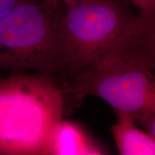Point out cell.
Masks as SVG:
<instances>
[{
    "label": "cell",
    "mask_w": 155,
    "mask_h": 155,
    "mask_svg": "<svg viewBox=\"0 0 155 155\" xmlns=\"http://www.w3.org/2000/svg\"><path fill=\"white\" fill-rule=\"evenodd\" d=\"M155 15H138L121 37L68 83L65 97H99L117 118L140 122L155 115Z\"/></svg>",
    "instance_id": "1"
},
{
    "label": "cell",
    "mask_w": 155,
    "mask_h": 155,
    "mask_svg": "<svg viewBox=\"0 0 155 155\" xmlns=\"http://www.w3.org/2000/svg\"><path fill=\"white\" fill-rule=\"evenodd\" d=\"M65 111L63 91L51 75L0 77V155L53 154Z\"/></svg>",
    "instance_id": "2"
},
{
    "label": "cell",
    "mask_w": 155,
    "mask_h": 155,
    "mask_svg": "<svg viewBox=\"0 0 155 155\" xmlns=\"http://www.w3.org/2000/svg\"><path fill=\"white\" fill-rule=\"evenodd\" d=\"M130 0H75L60 8L53 76L61 86L126 33L137 22Z\"/></svg>",
    "instance_id": "3"
},
{
    "label": "cell",
    "mask_w": 155,
    "mask_h": 155,
    "mask_svg": "<svg viewBox=\"0 0 155 155\" xmlns=\"http://www.w3.org/2000/svg\"><path fill=\"white\" fill-rule=\"evenodd\" d=\"M61 6L53 9L42 2L23 0L0 20V72L53 76Z\"/></svg>",
    "instance_id": "4"
},
{
    "label": "cell",
    "mask_w": 155,
    "mask_h": 155,
    "mask_svg": "<svg viewBox=\"0 0 155 155\" xmlns=\"http://www.w3.org/2000/svg\"><path fill=\"white\" fill-rule=\"evenodd\" d=\"M108 154L80 125L62 119L54 141L53 155H102Z\"/></svg>",
    "instance_id": "5"
},
{
    "label": "cell",
    "mask_w": 155,
    "mask_h": 155,
    "mask_svg": "<svg viewBox=\"0 0 155 155\" xmlns=\"http://www.w3.org/2000/svg\"><path fill=\"white\" fill-rule=\"evenodd\" d=\"M111 130L120 154H155V138L139 129L134 120L117 118Z\"/></svg>",
    "instance_id": "6"
},
{
    "label": "cell",
    "mask_w": 155,
    "mask_h": 155,
    "mask_svg": "<svg viewBox=\"0 0 155 155\" xmlns=\"http://www.w3.org/2000/svg\"><path fill=\"white\" fill-rule=\"evenodd\" d=\"M139 9V14L155 15V0H130Z\"/></svg>",
    "instance_id": "7"
},
{
    "label": "cell",
    "mask_w": 155,
    "mask_h": 155,
    "mask_svg": "<svg viewBox=\"0 0 155 155\" xmlns=\"http://www.w3.org/2000/svg\"><path fill=\"white\" fill-rule=\"evenodd\" d=\"M23 0H0V20Z\"/></svg>",
    "instance_id": "8"
},
{
    "label": "cell",
    "mask_w": 155,
    "mask_h": 155,
    "mask_svg": "<svg viewBox=\"0 0 155 155\" xmlns=\"http://www.w3.org/2000/svg\"><path fill=\"white\" fill-rule=\"evenodd\" d=\"M150 136L155 138V115H152L139 122Z\"/></svg>",
    "instance_id": "9"
},
{
    "label": "cell",
    "mask_w": 155,
    "mask_h": 155,
    "mask_svg": "<svg viewBox=\"0 0 155 155\" xmlns=\"http://www.w3.org/2000/svg\"><path fill=\"white\" fill-rule=\"evenodd\" d=\"M75 0H42V3L50 8L56 9L60 7L63 4L65 6L73 5Z\"/></svg>",
    "instance_id": "10"
},
{
    "label": "cell",
    "mask_w": 155,
    "mask_h": 155,
    "mask_svg": "<svg viewBox=\"0 0 155 155\" xmlns=\"http://www.w3.org/2000/svg\"><path fill=\"white\" fill-rule=\"evenodd\" d=\"M86 1H90V0H86Z\"/></svg>",
    "instance_id": "11"
}]
</instances>
